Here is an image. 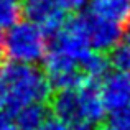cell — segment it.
<instances>
[{"label":"cell","mask_w":130,"mask_h":130,"mask_svg":"<svg viewBox=\"0 0 130 130\" xmlns=\"http://www.w3.org/2000/svg\"><path fill=\"white\" fill-rule=\"evenodd\" d=\"M2 74L7 87L5 110L12 115L25 105L44 102L53 89L46 73L38 69L35 64H22L10 61L2 68Z\"/></svg>","instance_id":"6da1fadb"},{"label":"cell","mask_w":130,"mask_h":130,"mask_svg":"<svg viewBox=\"0 0 130 130\" xmlns=\"http://www.w3.org/2000/svg\"><path fill=\"white\" fill-rule=\"evenodd\" d=\"M48 50V33L30 20H22L5 33V56L12 63L36 64Z\"/></svg>","instance_id":"7a4b0ae2"},{"label":"cell","mask_w":130,"mask_h":130,"mask_svg":"<svg viewBox=\"0 0 130 130\" xmlns=\"http://www.w3.org/2000/svg\"><path fill=\"white\" fill-rule=\"evenodd\" d=\"M23 10L26 20L36 23L48 35H56L68 22V13L53 0H25Z\"/></svg>","instance_id":"3957f363"},{"label":"cell","mask_w":130,"mask_h":130,"mask_svg":"<svg viewBox=\"0 0 130 130\" xmlns=\"http://www.w3.org/2000/svg\"><path fill=\"white\" fill-rule=\"evenodd\" d=\"M101 95L110 114H119L130 105V73L115 69L99 84Z\"/></svg>","instance_id":"277c9868"},{"label":"cell","mask_w":130,"mask_h":130,"mask_svg":"<svg viewBox=\"0 0 130 130\" xmlns=\"http://www.w3.org/2000/svg\"><path fill=\"white\" fill-rule=\"evenodd\" d=\"M86 26L91 46L95 51H102V53L114 51L122 43V36H124L122 25H117L114 22L99 18L89 13L86 15Z\"/></svg>","instance_id":"5b68a950"},{"label":"cell","mask_w":130,"mask_h":130,"mask_svg":"<svg viewBox=\"0 0 130 130\" xmlns=\"http://www.w3.org/2000/svg\"><path fill=\"white\" fill-rule=\"evenodd\" d=\"M51 110L58 119L69 125L84 122V105L81 91L79 89L58 91V94L51 99Z\"/></svg>","instance_id":"8992f818"},{"label":"cell","mask_w":130,"mask_h":130,"mask_svg":"<svg viewBox=\"0 0 130 130\" xmlns=\"http://www.w3.org/2000/svg\"><path fill=\"white\" fill-rule=\"evenodd\" d=\"M89 13L114 22L117 25H130V0H89Z\"/></svg>","instance_id":"52a82bcc"},{"label":"cell","mask_w":130,"mask_h":130,"mask_svg":"<svg viewBox=\"0 0 130 130\" xmlns=\"http://www.w3.org/2000/svg\"><path fill=\"white\" fill-rule=\"evenodd\" d=\"M13 117L20 130H38L50 115L43 102H35L20 109L17 114H13Z\"/></svg>","instance_id":"ba28073f"},{"label":"cell","mask_w":130,"mask_h":130,"mask_svg":"<svg viewBox=\"0 0 130 130\" xmlns=\"http://www.w3.org/2000/svg\"><path fill=\"white\" fill-rule=\"evenodd\" d=\"M110 64H112V61L102 51L92 50L81 61V69H83V73L86 74V77L91 83H95V81H102L107 76V71Z\"/></svg>","instance_id":"9c48e42d"},{"label":"cell","mask_w":130,"mask_h":130,"mask_svg":"<svg viewBox=\"0 0 130 130\" xmlns=\"http://www.w3.org/2000/svg\"><path fill=\"white\" fill-rule=\"evenodd\" d=\"M25 15L20 0H0V30H10Z\"/></svg>","instance_id":"30bf717a"},{"label":"cell","mask_w":130,"mask_h":130,"mask_svg":"<svg viewBox=\"0 0 130 130\" xmlns=\"http://www.w3.org/2000/svg\"><path fill=\"white\" fill-rule=\"evenodd\" d=\"M110 61L115 69L130 73V41L127 40L125 43H120L114 51H112Z\"/></svg>","instance_id":"8fae6325"},{"label":"cell","mask_w":130,"mask_h":130,"mask_svg":"<svg viewBox=\"0 0 130 130\" xmlns=\"http://www.w3.org/2000/svg\"><path fill=\"white\" fill-rule=\"evenodd\" d=\"M53 2L58 7H61L66 13H69V12H79L89 0H53Z\"/></svg>","instance_id":"7c38bea8"},{"label":"cell","mask_w":130,"mask_h":130,"mask_svg":"<svg viewBox=\"0 0 130 130\" xmlns=\"http://www.w3.org/2000/svg\"><path fill=\"white\" fill-rule=\"evenodd\" d=\"M38 130H69V124H66L64 120L54 115V117H48Z\"/></svg>","instance_id":"4fadbf2b"},{"label":"cell","mask_w":130,"mask_h":130,"mask_svg":"<svg viewBox=\"0 0 130 130\" xmlns=\"http://www.w3.org/2000/svg\"><path fill=\"white\" fill-rule=\"evenodd\" d=\"M0 130H20L15 117H12L10 112L0 110Z\"/></svg>","instance_id":"5bb4252c"},{"label":"cell","mask_w":130,"mask_h":130,"mask_svg":"<svg viewBox=\"0 0 130 130\" xmlns=\"http://www.w3.org/2000/svg\"><path fill=\"white\" fill-rule=\"evenodd\" d=\"M114 124H119L124 128L130 130V105L127 109H124L122 112H119V114L114 115Z\"/></svg>","instance_id":"9a60e30c"},{"label":"cell","mask_w":130,"mask_h":130,"mask_svg":"<svg viewBox=\"0 0 130 130\" xmlns=\"http://www.w3.org/2000/svg\"><path fill=\"white\" fill-rule=\"evenodd\" d=\"M7 105V87H5V81H3V74L0 69V110H3Z\"/></svg>","instance_id":"2e32d148"},{"label":"cell","mask_w":130,"mask_h":130,"mask_svg":"<svg viewBox=\"0 0 130 130\" xmlns=\"http://www.w3.org/2000/svg\"><path fill=\"white\" fill-rule=\"evenodd\" d=\"M69 130H95L94 125L86 124V122H79V124H73L69 125Z\"/></svg>","instance_id":"e0dca14e"},{"label":"cell","mask_w":130,"mask_h":130,"mask_svg":"<svg viewBox=\"0 0 130 130\" xmlns=\"http://www.w3.org/2000/svg\"><path fill=\"white\" fill-rule=\"evenodd\" d=\"M2 56H5V35L0 30V59H2Z\"/></svg>","instance_id":"ac0fdd59"},{"label":"cell","mask_w":130,"mask_h":130,"mask_svg":"<svg viewBox=\"0 0 130 130\" xmlns=\"http://www.w3.org/2000/svg\"><path fill=\"white\" fill-rule=\"evenodd\" d=\"M104 130H127V128H124L122 125H119V124H114V122H112V124L109 125V127H105Z\"/></svg>","instance_id":"d6986e66"},{"label":"cell","mask_w":130,"mask_h":130,"mask_svg":"<svg viewBox=\"0 0 130 130\" xmlns=\"http://www.w3.org/2000/svg\"><path fill=\"white\" fill-rule=\"evenodd\" d=\"M127 40L130 41V25H128V28H127Z\"/></svg>","instance_id":"ffe728a7"}]
</instances>
